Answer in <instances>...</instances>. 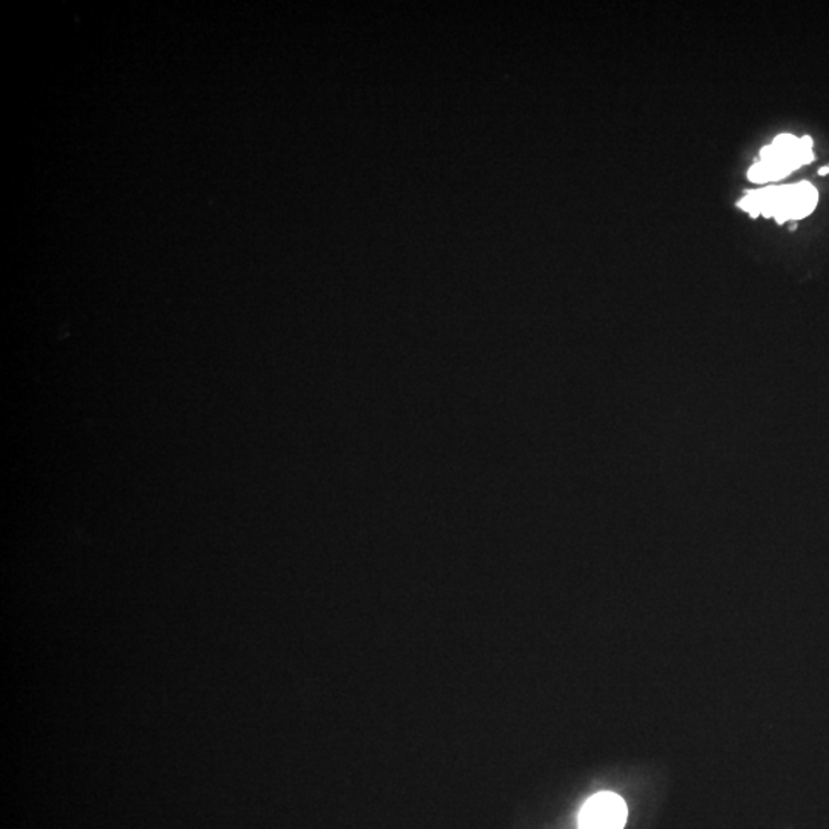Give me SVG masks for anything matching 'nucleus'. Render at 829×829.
<instances>
[{
  "mask_svg": "<svg viewBox=\"0 0 829 829\" xmlns=\"http://www.w3.org/2000/svg\"><path fill=\"white\" fill-rule=\"evenodd\" d=\"M819 201V192L808 181L787 187H773L756 189L746 193L739 201V208L749 216H764L765 219H774L777 223L789 220L805 219L815 211Z\"/></svg>",
  "mask_w": 829,
  "mask_h": 829,
  "instance_id": "1",
  "label": "nucleus"
},
{
  "mask_svg": "<svg viewBox=\"0 0 829 829\" xmlns=\"http://www.w3.org/2000/svg\"><path fill=\"white\" fill-rule=\"evenodd\" d=\"M812 160L815 154L811 137L797 138L791 134H781L774 138L772 145L762 149L760 161L752 166L748 179L753 183L785 179L800 166L811 164Z\"/></svg>",
  "mask_w": 829,
  "mask_h": 829,
  "instance_id": "2",
  "label": "nucleus"
},
{
  "mask_svg": "<svg viewBox=\"0 0 829 829\" xmlns=\"http://www.w3.org/2000/svg\"><path fill=\"white\" fill-rule=\"evenodd\" d=\"M626 801L615 793L590 797L579 812V829H623L627 822Z\"/></svg>",
  "mask_w": 829,
  "mask_h": 829,
  "instance_id": "3",
  "label": "nucleus"
},
{
  "mask_svg": "<svg viewBox=\"0 0 829 829\" xmlns=\"http://www.w3.org/2000/svg\"><path fill=\"white\" fill-rule=\"evenodd\" d=\"M828 172H829V168H822L819 171L820 176H825V174H828Z\"/></svg>",
  "mask_w": 829,
  "mask_h": 829,
  "instance_id": "4",
  "label": "nucleus"
}]
</instances>
